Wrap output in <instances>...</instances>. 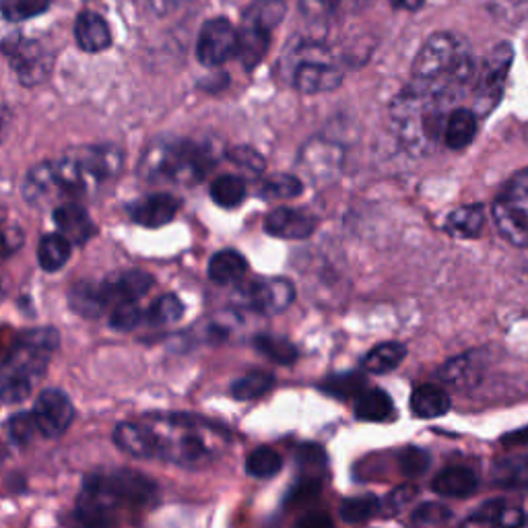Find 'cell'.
Listing matches in <instances>:
<instances>
[{
	"label": "cell",
	"mask_w": 528,
	"mask_h": 528,
	"mask_svg": "<svg viewBox=\"0 0 528 528\" xmlns=\"http://www.w3.org/2000/svg\"><path fill=\"white\" fill-rule=\"evenodd\" d=\"M7 427H9L11 438L17 444H29L33 440V436H36V432H38V425H36V419H33L31 411H23V413L13 415L9 419V423H7Z\"/></svg>",
	"instance_id": "cell-43"
},
{
	"label": "cell",
	"mask_w": 528,
	"mask_h": 528,
	"mask_svg": "<svg viewBox=\"0 0 528 528\" xmlns=\"http://www.w3.org/2000/svg\"><path fill=\"white\" fill-rule=\"evenodd\" d=\"M491 213L504 240L518 248H528V168L506 182Z\"/></svg>",
	"instance_id": "cell-9"
},
{
	"label": "cell",
	"mask_w": 528,
	"mask_h": 528,
	"mask_svg": "<svg viewBox=\"0 0 528 528\" xmlns=\"http://www.w3.org/2000/svg\"><path fill=\"white\" fill-rule=\"evenodd\" d=\"M302 192V180L291 174H275L260 184V194L264 198H271V201H287V198H295Z\"/></svg>",
	"instance_id": "cell-34"
},
{
	"label": "cell",
	"mask_w": 528,
	"mask_h": 528,
	"mask_svg": "<svg viewBox=\"0 0 528 528\" xmlns=\"http://www.w3.org/2000/svg\"><path fill=\"white\" fill-rule=\"evenodd\" d=\"M180 211V201L172 194H153L130 207V217L143 227H163L168 225Z\"/></svg>",
	"instance_id": "cell-18"
},
{
	"label": "cell",
	"mask_w": 528,
	"mask_h": 528,
	"mask_svg": "<svg viewBox=\"0 0 528 528\" xmlns=\"http://www.w3.org/2000/svg\"><path fill=\"white\" fill-rule=\"evenodd\" d=\"M184 316V304L176 295H161L157 302L147 310L145 318L151 324H174Z\"/></svg>",
	"instance_id": "cell-38"
},
{
	"label": "cell",
	"mask_w": 528,
	"mask_h": 528,
	"mask_svg": "<svg viewBox=\"0 0 528 528\" xmlns=\"http://www.w3.org/2000/svg\"><path fill=\"white\" fill-rule=\"evenodd\" d=\"M145 314L135 302H126L118 304L110 316V326L116 330H122V333H128V330L137 328L143 322Z\"/></svg>",
	"instance_id": "cell-42"
},
{
	"label": "cell",
	"mask_w": 528,
	"mask_h": 528,
	"mask_svg": "<svg viewBox=\"0 0 528 528\" xmlns=\"http://www.w3.org/2000/svg\"><path fill=\"white\" fill-rule=\"evenodd\" d=\"M477 137V116L473 110L467 108H456L448 114L444 132H442V143L448 149H465L469 147Z\"/></svg>",
	"instance_id": "cell-22"
},
{
	"label": "cell",
	"mask_w": 528,
	"mask_h": 528,
	"mask_svg": "<svg viewBox=\"0 0 528 528\" xmlns=\"http://www.w3.org/2000/svg\"><path fill=\"white\" fill-rule=\"evenodd\" d=\"M297 460L304 467H322L324 465V450L316 444H306L297 452Z\"/></svg>",
	"instance_id": "cell-49"
},
{
	"label": "cell",
	"mask_w": 528,
	"mask_h": 528,
	"mask_svg": "<svg viewBox=\"0 0 528 528\" xmlns=\"http://www.w3.org/2000/svg\"><path fill=\"white\" fill-rule=\"evenodd\" d=\"M163 3L168 5V7H180V5L188 3V0H163Z\"/></svg>",
	"instance_id": "cell-57"
},
{
	"label": "cell",
	"mask_w": 528,
	"mask_h": 528,
	"mask_svg": "<svg viewBox=\"0 0 528 528\" xmlns=\"http://www.w3.org/2000/svg\"><path fill=\"white\" fill-rule=\"evenodd\" d=\"M411 411L419 419H436L450 411V396L434 384H423L411 394Z\"/></svg>",
	"instance_id": "cell-25"
},
{
	"label": "cell",
	"mask_w": 528,
	"mask_h": 528,
	"mask_svg": "<svg viewBox=\"0 0 528 528\" xmlns=\"http://www.w3.org/2000/svg\"><path fill=\"white\" fill-rule=\"evenodd\" d=\"M493 477L502 487H528V456L500 460L495 465Z\"/></svg>",
	"instance_id": "cell-35"
},
{
	"label": "cell",
	"mask_w": 528,
	"mask_h": 528,
	"mask_svg": "<svg viewBox=\"0 0 528 528\" xmlns=\"http://www.w3.org/2000/svg\"><path fill=\"white\" fill-rule=\"evenodd\" d=\"M215 163L217 157L207 145L186 139L159 141L145 151L139 172L151 182L196 184L213 170Z\"/></svg>",
	"instance_id": "cell-6"
},
{
	"label": "cell",
	"mask_w": 528,
	"mask_h": 528,
	"mask_svg": "<svg viewBox=\"0 0 528 528\" xmlns=\"http://www.w3.org/2000/svg\"><path fill=\"white\" fill-rule=\"evenodd\" d=\"M405 355L407 349L401 343H382L366 355V359H363V368L372 374H388L401 366Z\"/></svg>",
	"instance_id": "cell-30"
},
{
	"label": "cell",
	"mask_w": 528,
	"mask_h": 528,
	"mask_svg": "<svg viewBox=\"0 0 528 528\" xmlns=\"http://www.w3.org/2000/svg\"><path fill=\"white\" fill-rule=\"evenodd\" d=\"M75 38H77L79 48L83 52H89V54L104 52L112 46V31H110L106 19L99 17L97 13H91V11H85L77 17Z\"/></svg>",
	"instance_id": "cell-21"
},
{
	"label": "cell",
	"mask_w": 528,
	"mask_h": 528,
	"mask_svg": "<svg viewBox=\"0 0 528 528\" xmlns=\"http://www.w3.org/2000/svg\"><path fill=\"white\" fill-rule=\"evenodd\" d=\"M363 386H366V378L361 374H341V376H333L326 384L324 390L328 394L337 396V399H349V396H359Z\"/></svg>",
	"instance_id": "cell-40"
},
{
	"label": "cell",
	"mask_w": 528,
	"mask_h": 528,
	"mask_svg": "<svg viewBox=\"0 0 528 528\" xmlns=\"http://www.w3.org/2000/svg\"><path fill=\"white\" fill-rule=\"evenodd\" d=\"M155 495L157 485L137 471L116 469L89 475L77 502L75 524L79 528H112L116 510L143 508Z\"/></svg>",
	"instance_id": "cell-2"
},
{
	"label": "cell",
	"mask_w": 528,
	"mask_h": 528,
	"mask_svg": "<svg viewBox=\"0 0 528 528\" xmlns=\"http://www.w3.org/2000/svg\"><path fill=\"white\" fill-rule=\"evenodd\" d=\"M229 159L242 165V168L246 170H252V172H260L264 170V159L258 151H254L252 147H236L229 151Z\"/></svg>",
	"instance_id": "cell-47"
},
{
	"label": "cell",
	"mask_w": 528,
	"mask_h": 528,
	"mask_svg": "<svg viewBox=\"0 0 528 528\" xmlns=\"http://www.w3.org/2000/svg\"><path fill=\"white\" fill-rule=\"evenodd\" d=\"M415 493H417V487H413V485L396 487V489L388 495V506H390V510H392V512L401 510L405 504H409V502L415 498Z\"/></svg>",
	"instance_id": "cell-50"
},
{
	"label": "cell",
	"mask_w": 528,
	"mask_h": 528,
	"mask_svg": "<svg viewBox=\"0 0 528 528\" xmlns=\"http://www.w3.org/2000/svg\"><path fill=\"white\" fill-rule=\"evenodd\" d=\"M244 304L260 314H281L295 300V287L281 277L254 279L242 287Z\"/></svg>",
	"instance_id": "cell-14"
},
{
	"label": "cell",
	"mask_w": 528,
	"mask_h": 528,
	"mask_svg": "<svg viewBox=\"0 0 528 528\" xmlns=\"http://www.w3.org/2000/svg\"><path fill=\"white\" fill-rule=\"evenodd\" d=\"M380 510V500L376 495H359V498H349L341 504V518L349 524H361L376 516Z\"/></svg>",
	"instance_id": "cell-37"
},
{
	"label": "cell",
	"mask_w": 528,
	"mask_h": 528,
	"mask_svg": "<svg viewBox=\"0 0 528 528\" xmlns=\"http://www.w3.org/2000/svg\"><path fill=\"white\" fill-rule=\"evenodd\" d=\"M60 337L54 328H36L19 335L7 357L0 361V403L15 405L31 394L56 351Z\"/></svg>",
	"instance_id": "cell-4"
},
{
	"label": "cell",
	"mask_w": 528,
	"mask_h": 528,
	"mask_svg": "<svg viewBox=\"0 0 528 528\" xmlns=\"http://www.w3.org/2000/svg\"><path fill=\"white\" fill-rule=\"evenodd\" d=\"M370 3V0H341V3H339V7H349V9H353V7H363V5H368Z\"/></svg>",
	"instance_id": "cell-56"
},
{
	"label": "cell",
	"mask_w": 528,
	"mask_h": 528,
	"mask_svg": "<svg viewBox=\"0 0 528 528\" xmlns=\"http://www.w3.org/2000/svg\"><path fill=\"white\" fill-rule=\"evenodd\" d=\"M238 52V29L227 19L217 17L203 25L198 33L196 56L205 66H221Z\"/></svg>",
	"instance_id": "cell-13"
},
{
	"label": "cell",
	"mask_w": 528,
	"mask_h": 528,
	"mask_svg": "<svg viewBox=\"0 0 528 528\" xmlns=\"http://www.w3.org/2000/svg\"><path fill=\"white\" fill-rule=\"evenodd\" d=\"M514 52L510 44H500L485 58L481 71L475 73L473 81V112L475 116H487L500 104L504 95L506 79L510 73Z\"/></svg>",
	"instance_id": "cell-10"
},
{
	"label": "cell",
	"mask_w": 528,
	"mask_h": 528,
	"mask_svg": "<svg viewBox=\"0 0 528 528\" xmlns=\"http://www.w3.org/2000/svg\"><path fill=\"white\" fill-rule=\"evenodd\" d=\"M456 99L454 93L411 81L390 108V118L403 143L415 151H432L442 143L444 124Z\"/></svg>",
	"instance_id": "cell-3"
},
{
	"label": "cell",
	"mask_w": 528,
	"mask_h": 528,
	"mask_svg": "<svg viewBox=\"0 0 528 528\" xmlns=\"http://www.w3.org/2000/svg\"><path fill=\"white\" fill-rule=\"evenodd\" d=\"M0 50H3V54L11 62L19 81L27 87L40 85L52 69V56L36 40L13 36L0 44Z\"/></svg>",
	"instance_id": "cell-11"
},
{
	"label": "cell",
	"mask_w": 528,
	"mask_h": 528,
	"mask_svg": "<svg viewBox=\"0 0 528 528\" xmlns=\"http://www.w3.org/2000/svg\"><path fill=\"white\" fill-rule=\"evenodd\" d=\"M54 223L58 234L71 244H85L93 234V221L89 213L77 203H62L54 209Z\"/></svg>",
	"instance_id": "cell-19"
},
{
	"label": "cell",
	"mask_w": 528,
	"mask_h": 528,
	"mask_svg": "<svg viewBox=\"0 0 528 528\" xmlns=\"http://www.w3.org/2000/svg\"><path fill=\"white\" fill-rule=\"evenodd\" d=\"M297 528H335V524L326 512H310L300 518Z\"/></svg>",
	"instance_id": "cell-51"
},
{
	"label": "cell",
	"mask_w": 528,
	"mask_h": 528,
	"mask_svg": "<svg viewBox=\"0 0 528 528\" xmlns=\"http://www.w3.org/2000/svg\"><path fill=\"white\" fill-rule=\"evenodd\" d=\"M73 244L66 240L62 234H48L40 240L38 246V260L40 267L46 273H56L60 271L66 262L71 258Z\"/></svg>",
	"instance_id": "cell-28"
},
{
	"label": "cell",
	"mask_w": 528,
	"mask_h": 528,
	"mask_svg": "<svg viewBox=\"0 0 528 528\" xmlns=\"http://www.w3.org/2000/svg\"><path fill=\"white\" fill-rule=\"evenodd\" d=\"M211 198L223 209H234L246 198V182L240 176H219L211 184Z\"/></svg>",
	"instance_id": "cell-31"
},
{
	"label": "cell",
	"mask_w": 528,
	"mask_h": 528,
	"mask_svg": "<svg viewBox=\"0 0 528 528\" xmlns=\"http://www.w3.org/2000/svg\"><path fill=\"white\" fill-rule=\"evenodd\" d=\"M153 285V277L145 271H126L120 275H114L104 281V289L110 304H126V302H137Z\"/></svg>",
	"instance_id": "cell-20"
},
{
	"label": "cell",
	"mask_w": 528,
	"mask_h": 528,
	"mask_svg": "<svg viewBox=\"0 0 528 528\" xmlns=\"http://www.w3.org/2000/svg\"><path fill=\"white\" fill-rule=\"evenodd\" d=\"M50 0H0V13L11 23H21L27 19L46 13Z\"/></svg>",
	"instance_id": "cell-36"
},
{
	"label": "cell",
	"mask_w": 528,
	"mask_h": 528,
	"mask_svg": "<svg viewBox=\"0 0 528 528\" xmlns=\"http://www.w3.org/2000/svg\"><path fill=\"white\" fill-rule=\"evenodd\" d=\"M318 221L304 211L297 209H275L264 219V229L267 234L281 240H306L316 231Z\"/></svg>",
	"instance_id": "cell-15"
},
{
	"label": "cell",
	"mask_w": 528,
	"mask_h": 528,
	"mask_svg": "<svg viewBox=\"0 0 528 528\" xmlns=\"http://www.w3.org/2000/svg\"><path fill=\"white\" fill-rule=\"evenodd\" d=\"M79 161L83 163V168L91 176L95 184L104 182L108 178H114L120 174L124 155L118 147L114 145H93V147H81L75 151Z\"/></svg>",
	"instance_id": "cell-16"
},
{
	"label": "cell",
	"mask_w": 528,
	"mask_h": 528,
	"mask_svg": "<svg viewBox=\"0 0 528 528\" xmlns=\"http://www.w3.org/2000/svg\"><path fill=\"white\" fill-rule=\"evenodd\" d=\"M390 5L399 11H419L423 7V0H390Z\"/></svg>",
	"instance_id": "cell-54"
},
{
	"label": "cell",
	"mask_w": 528,
	"mask_h": 528,
	"mask_svg": "<svg viewBox=\"0 0 528 528\" xmlns=\"http://www.w3.org/2000/svg\"><path fill=\"white\" fill-rule=\"evenodd\" d=\"M275 386V376L269 372H250L231 384V396L238 401H252L267 394Z\"/></svg>",
	"instance_id": "cell-32"
},
{
	"label": "cell",
	"mask_w": 528,
	"mask_h": 528,
	"mask_svg": "<svg viewBox=\"0 0 528 528\" xmlns=\"http://www.w3.org/2000/svg\"><path fill=\"white\" fill-rule=\"evenodd\" d=\"M448 518H450V510L438 504H425L417 508V512L413 514V522L421 526H436V524L446 522Z\"/></svg>",
	"instance_id": "cell-46"
},
{
	"label": "cell",
	"mask_w": 528,
	"mask_h": 528,
	"mask_svg": "<svg viewBox=\"0 0 528 528\" xmlns=\"http://www.w3.org/2000/svg\"><path fill=\"white\" fill-rule=\"evenodd\" d=\"M23 194L27 198V203L36 205V207L50 205V203L60 201V198H66L58 184L52 161H44L36 165V168L27 174Z\"/></svg>",
	"instance_id": "cell-17"
},
{
	"label": "cell",
	"mask_w": 528,
	"mask_h": 528,
	"mask_svg": "<svg viewBox=\"0 0 528 528\" xmlns=\"http://www.w3.org/2000/svg\"><path fill=\"white\" fill-rule=\"evenodd\" d=\"M31 415L36 419L38 432L44 438H60L73 425L75 407L71 396L64 390L48 388L33 403Z\"/></svg>",
	"instance_id": "cell-12"
},
{
	"label": "cell",
	"mask_w": 528,
	"mask_h": 528,
	"mask_svg": "<svg viewBox=\"0 0 528 528\" xmlns=\"http://www.w3.org/2000/svg\"><path fill=\"white\" fill-rule=\"evenodd\" d=\"M320 493V483L314 479H304L297 483L289 495H287V506L291 508H304L310 502H314Z\"/></svg>",
	"instance_id": "cell-44"
},
{
	"label": "cell",
	"mask_w": 528,
	"mask_h": 528,
	"mask_svg": "<svg viewBox=\"0 0 528 528\" xmlns=\"http://www.w3.org/2000/svg\"><path fill=\"white\" fill-rule=\"evenodd\" d=\"M475 73L467 42L448 31L429 38L413 62V81L450 91L458 97L460 89L473 85Z\"/></svg>",
	"instance_id": "cell-5"
},
{
	"label": "cell",
	"mask_w": 528,
	"mask_h": 528,
	"mask_svg": "<svg viewBox=\"0 0 528 528\" xmlns=\"http://www.w3.org/2000/svg\"><path fill=\"white\" fill-rule=\"evenodd\" d=\"M341 0H304V11L306 9H316L318 13H326V11H333L335 7H339Z\"/></svg>",
	"instance_id": "cell-53"
},
{
	"label": "cell",
	"mask_w": 528,
	"mask_h": 528,
	"mask_svg": "<svg viewBox=\"0 0 528 528\" xmlns=\"http://www.w3.org/2000/svg\"><path fill=\"white\" fill-rule=\"evenodd\" d=\"M432 489L446 498H467L477 489V475L465 467H448L436 475Z\"/></svg>",
	"instance_id": "cell-26"
},
{
	"label": "cell",
	"mask_w": 528,
	"mask_h": 528,
	"mask_svg": "<svg viewBox=\"0 0 528 528\" xmlns=\"http://www.w3.org/2000/svg\"><path fill=\"white\" fill-rule=\"evenodd\" d=\"M285 64L291 85L308 95L335 91L343 83L333 54L320 42L300 44L285 58Z\"/></svg>",
	"instance_id": "cell-7"
},
{
	"label": "cell",
	"mask_w": 528,
	"mask_h": 528,
	"mask_svg": "<svg viewBox=\"0 0 528 528\" xmlns=\"http://www.w3.org/2000/svg\"><path fill=\"white\" fill-rule=\"evenodd\" d=\"M429 467V454L421 448H407L401 454V469L407 477H419Z\"/></svg>",
	"instance_id": "cell-45"
},
{
	"label": "cell",
	"mask_w": 528,
	"mask_h": 528,
	"mask_svg": "<svg viewBox=\"0 0 528 528\" xmlns=\"http://www.w3.org/2000/svg\"><path fill=\"white\" fill-rule=\"evenodd\" d=\"M475 368H477L475 355L467 353V355H462V357H456V359L448 361L440 376H442V380L448 382V384L471 382V378H473V374H475Z\"/></svg>",
	"instance_id": "cell-41"
},
{
	"label": "cell",
	"mask_w": 528,
	"mask_h": 528,
	"mask_svg": "<svg viewBox=\"0 0 528 528\" xmlns=\"http://www.w3.org/2000/svg\"><path fill=\"white\" fill-rule=\"evenodd\" d=\"M254 347L264 357H269V359L281 363V366H289V363H293L297 359V349L289 341L279 339V337H269V335L256 337L254 339Z\"/></svg>",
	"instance_id": "cell-39"
},
{
	"label": "cell",
	"mask_w": 528,
	"mask_h": 528,
	"mask_svg": "<svg viewBox=\"0 0 528 528\" xmlns=\"http://www.w3.org/2000/svg\"><path fill=\"white\" fill-rule=\"evenodd\" d=\"M248 273V260L236 250H221L209 262V279L217 285L240 283Z\"/></svg>",
	"instance_id": "cell-24"
},
{
	"label": "cell",
	"mask_w": 528,
	"mask_h": 528,
	"mask_svg": "<svg viewBox=\"0 0 528 528\" xmlns=\"http://www.w3.org/2000/svg\"><path fill=\"white\" fill-rule=\"evenodd\" d=\"M524 522V514L518 508H502L491 522V528H520Z\"/></svg>",
	"instance_id": "cell-48"
},
{
	"label": "cell",
	"mask_w": 528,
	"mask_h": 528,
	"mask_svg": "<svg viewBox=\"0 0 528 528\" xmlns=\"http://www.w3.org/2000/svg\"><path fill=\"white\" fill-rule=\"evenodd\" d=\"M502 444L508 446V448H514V446H522V444H528V425L522 427V429H516V432L508 434L502 438Z\"/></svg>",
	"instance_id": "cell-52"
},
{
	"label": "cell",
	"mask_w": 528,
	"mask_h": 528,
	"mask_svg": "<svg viewBox=\"0 0 528 528\" xmlns=\"http://www.w3.org/2000/svg\"><path fill=\"white\" fill-rule=\"evenodd\" d=\"M485 227V209L481 205H465L452 211L446 219V231L454 238H477Z\"/></svg>",
	"instance_id": "cell-27"
},
{
	"label": "cell",
	"mask_w": 528,
	"mask_h": 528,
	"mask_svg": "<svg viewBox=\"0 0 528 528\" xmlns=\"http://www.w3.org/2000/svg\"><path fill=\"white\" fill-rule=\"evenodd\" d=\"M283 0H256V3L244 13L240 31H238V52L236 56L246 66V71L256 69L267 56L271 46V31L285 17Z\"/></svg>",
	"instance_id": "cell-8"
},
{
	"label": "cell",
	"mask_w": 528,
	"mask_h": 528,
	"mask_svg": "<svg viewBox=\"0 0 528 528\" xmlns=\"http://www.w3.org/2000/svg\"><path fill=\"white\" fill-rule=\"evenodd\" d=\"M141 421L149 434V458H161L178 467H205L229 444L223 427L194 415H155Z\"/></svg>",
	"instance_id": "cell-1"
},
{
	"label": "cell",
	"mask_w": 528,
	"mask_h": 528,
	"mask_svg": "<svg viewBox=\"0 0 528 528\" xmlns=\"http://www.w3.org/2000/svg\"><path fill=\"white\" fill-rule=\"evenodd\" d=\"M69 302H71V308L79 316H85V318H99L108 310V306H112L106 295V289H104V281L102 283H95V281L77 283L71 289Z\"/></svg>",
	"instance_id": "cell-23"
},
{
	"label": "cell",
	"mask_w": 528,
	"mask_h": 528,
	"mask_svg": "<svg viewBox=\"0 0 528 528\" xmlns=\"http://www.w3.org/2000/svg\"><path fill=\"white\" fill-rule=\"evenodd\" d=\"M281 467H283L281 456L269 446L252 450L246 458V471L254 479H271L281 471Z\"/></svg>",
	"instance_id": "cell-33"
},
{
	"label": "cell",
	"mask_w": 528,
	"mask_h": 528,
	"mask_svg": "<svg viewBox=\"0 0 528 528\" xmlns=\"http://www.w3.org/2000/svg\"><path fill=\"white\" fill-rule=\"evenodd\" d=\"M17 248V242L9 236V231L3 227V223H0V252H9Z\"/></svg>",
	"instance_id": "cell-55"
},
{
	"label": "cell",
	"mask_w": 528,
	"mask_h": 528,
	"mask_svg": "<svg viewBox=\"0 0 528 528\" xmlns=\"http://www.w3.org/2000/svg\"><path fill=\"white\" fill-rule=\"evenodd\" d=\"M394 411L392 399L382 388H370L359 394L355 415L361 421H386Z\"/></svg>",
	"instance_id": "cell-29"
}]
</instances>
